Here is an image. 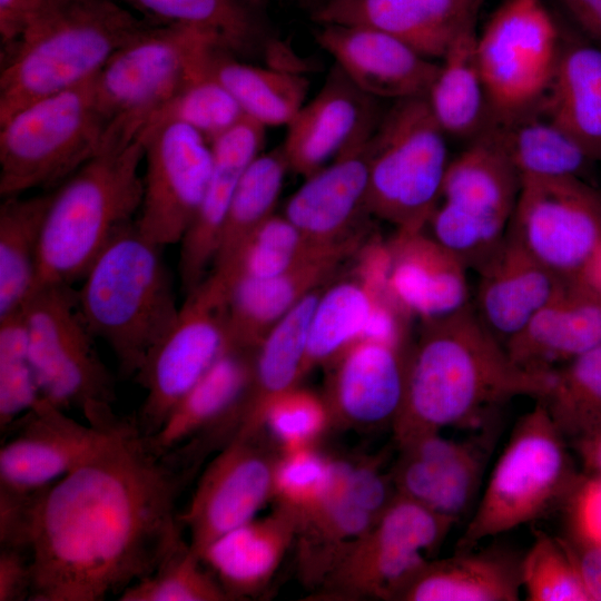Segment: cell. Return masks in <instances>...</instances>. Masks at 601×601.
<instances>
[{
	"mask_svg": "<svg viewBox=\"0 0 601 601\" xmlns=\"http://www.w3.org/2000/svg\"><path fill=\"white\" fill-rule=\"evenodd\" d=\"M195 471L117 415L95 452L31 504L30 600L102 601L151 574L185 542L177 504Z\"/></svg>",
	"mask_w": 601,
	"mask_h": 601,
	"instance_id": "1",
	"label": "cell"
},
{
	"mask_svg": "<svg viewBox=\"0 0 601 601\" xmlns=\"http://www.w3.org/2000/svg\"><path fill=\"white\" fill-rule=\"evenodd\" d=\"M553 373L519 366L471 305L422 322L407 352L404 398L395 418L397 439L401 443L449 426L480 425L514 397L542 398Z\"/></svg>",
	"mask_w": 601,
	"mask_h": 601,
	"instance_id": "2",
	"label": "cell"
},
{
	"mask_svg": "<svg viewBox=\"0 0 601 601\" xmlns=\"http://www.w3.org/2000/svg\"><path fill=\"white\" fill-rule=\"evenodd\" d=\"M151 23L116 0H41L23 36L1 55L0 124L92 78Z\"/></svg>",
	"mask_w": 601,
	"mask_h": 601,
	"instance_id": "3",
	"label": "cell"
},
{
	"mask_svg": "<svg viewBox=\"0 0 601 601\" xmlns=\"http://www.w3.org/2000/svg\"><path fill=\"white\" fill-rule=\"evenodd\" d=\"M144 156L139 137L108 144L52 190L33 289L82 279L112 238L135 221L142 199L138 169Z\"/></svg>",
	"mask_w": 601,
	"mask_h": 601,
	"instance_id": "4",
	"label": "cell"
},
{
	"mask_svg": "<svg viewBox=\"0 0 601 601\" xmlns=\"http://www.w3.org/2000/svg\"><path fill=\"white\" fill-rule=\"evenodd\" d=\"M162 248L132 221L107 245L77 289L83 321L114 352L126 377L136 376L179 311Z\"/></svg>",
	"mask_w": 601,
	"mask_h": 601,
	"instance_id": "5",
	"label": "cell"
},
{
	"mask_svg": "<svg viewBox=\"0 0 601 601\" xmlns=\"http://www.w3.org/2000/svg\"><path fill=\"white\" fill-rule=\"evenodd\" d=\"M114 121L96 76L43 97L0 124V195L61 185L105 146Z\"/></svg>",
	"mask_w": 601,
	"mask_h": 601,
	"instance_id": "6",
	"label": "cell"
},
{
	"mask_svg": "<svg viewBox=\"0 0 601 601\" xmlns=\"http://www.w3.org/2000/svg\"><path fill=\"white\" fill-rule=\"evenodd\" d=\"M568 445L538 401L514 426L457 541L459 550L474 549L563 504L580 476Z\"/></svg>",
	"mask_w": 601,
	"mask_h": 601,
	"instance_id": "7",
	"label": "cell"
},
{
	"mask_svg": "<svg viewBox=\"0 0 601 601\" xmlns=\"http://www.w3.org/2000/svg\"><path fill=\"white\" fill-rule=\"evenodd\" d=\"M426 96L395 100L368 141L366 211L396 230L425 229L449 165Z\"/></svg>",
	"mask_w": 601,
	"mask_h": 601,
	"instance_id": "8",
	"label": "cell"
},
{
	"mask_svg": "<svg viewBox=\"0 0 601 601\" xmlns=\"http://www.w3.org/2000/svg\"><path fill=\"white\" fill-rule=\"evenodd\" d=\"M521 178L489 126L449 161L431 235L479 272L504 243Z\"/></svg>",
	"mask_w": 601,
	"mask_h": 601,
	"instance_id": "9",
	"label": "cell"
},
{
	"mask_svg": "<svg viewBox=\"0 0 601 601\" xmlns=\"http://www.w3.org/2000/svg\"><path fill=\"white\" fill-rule=\"evenodd\" d=\"M226 51L214 31L188 23H151L119 49L96 75L111 132L132 140L147 117L189 77Z\"/></svg>",
	"mask_w": 601,
	"mask_h": 601,
	"instance_id": "10",
	"label": "cell"
},
{
	"mask_svg": "<svg viewBox=\"0 0 601 601\" xmlns=\"http://www.w3.org/2000/svg\"><path fill=\"white\" fill-rule=\"evenodd\" d=\"M559 28L543 0H504L476 37L491 125L536 111L561 51Z\"/></svg>",
	"mask_w": 601,
	"mask_h": 601,
	"instance_id": "11",
	"label": "cell"
},
{
	"mask_svg": "<svg viewBox=\"0 0 601 601\" xmlns=\"http://www.w3.org/2000/svg\"><path fill=\"white\" fill-rule=\"evenodd\" d=\"M22 309L41 397L65 411L79 408L82 414L92 405H112L115 380L98 354L72 285L40 286Z\"/></svg>",
	"mask_w": 601,
	"mask_h": 601,
	"instance_id": "12",
	"label": "cell"
},
{
	"mask_svg": "<svg viewBox=\"0 0 601 601\" xmlns=\"http://www.w3.org/2000/svg\"><path fill=\"white\" fill-rule=\"evenodd\" d=\"M230 288L210 272L186 295L173 325L148 353L135 378L146 391L137 426L146 436L162 425L189 390L229 348L226 308Z\"/></svg>",
	"mask_w": 601,
	"mask_h": 601,
	"instance_id": "13",
	"label": "cell"
},
{
	"mask_svg": "<svg viewBox=\"0 0 601 601\" xmlns=\"http://www.w3.org/2000/svg\"><path fill=\"white\" fill-rule=\"evenodd\" d=\"M508 234L560 278L587 276L601 240V191L581 178H521Z\"/></svg>",
	"mask_w": 601,
	"mask_h": 601,
	"instance_id": "14",
	"label": "cell"
},
{
	"mask_svg": "<svg viewBox=\"0 0 601 601\" xmlns=\"http://www.w3.org/2000/svg\"><path fill=\"white\" fill-rule=\"evenodd\" d=\"M145 146L146 171L135 225L148 240L180 244L196 218L213 168L210 142L197 130L165 124L137 136Z\"/></svg>",
	"mask_w": 601,
	"mask_h": 601,
	"instance_id": "15",
	"label": "cell"
},
{
	"mask_svg": "<svg viewBox=\"0 0 601 601\" xmlns=\"http://www.w3.org/2000/svg\"><path fill=\"white\" fill-rule=\"evenodd\" d=\"M117 414L112 407L87 425L48 400H40L4 432L0 449V493L31 499L90 456Z\"/></svg>",
	"mask_w": 601,
	"mask_h": 601,
	"instance_id": "16",
	"label": "cell"
},
{
	"mask_svg": "<svg viewBox=\"0 0 601 601\" xmlns=\"http://www.w3.org/2000/svg\"><path fill=\"white\" fill-rule=\"evenodd\" d=\"M455 522L398 494L343 562L342 572L353 587L398 598L428 563L424 554L443 541Z\"/></svg>",
	"mask_w": 601,
	"mask_h": 601,
	"instance_id": "17",
	"label": "cell"
},
{
	"mask_svg": "<svg viewBox=\"0 0 601 601\" xmlns=\"http://www.w3.org/2000/svg\"><path fill=\"white\" fill-rule=\"evenodd\" d=\"M256 436L257 432H238L207 467L179 513L189 546L199 558L217 538L252 521L274 487L272 464Z\"/></svg>",
	"mask_w": 601,
	"mask_h": 601,
	"instance_id": "18",
	"label": "cell"
},
{
	"mask_svg": "<svg viewBox=\"0 0 601 601\" xmlns=\"http://www.w3.org/2000/svg\"><path fill=\"white\" fill-rule=\"evenodd\" d=\"M256 351L231 348L224 353L177 403L159 430L147 436L150 446L184 466L197 467L208 435L226 430L236 435Z\"/></svg>",
	"mask_w": 601,
	"mask_h": 601,
	"instance_id": "19",
	"label": "cell"
},
{
	"mask_svg": "<svg viewBox=\"0 0 601 601\" xmlns=\"http://www.w3.org/2000/svg\"><path fill=\"white\" fill-rule=\"evenodd\" d=\"M494 437L495 433L487 426L486 431L466 439H447L440 432H428L401 442L398 494L457 521L477 495Z\"/></svg>",
	"mask_w": 601,
	"mask_h": 601,
	"instance_id": "20",
	"label": "cell"
},
{
	"mask_svg": "<svg viewBox=\"0 0 601 601\" xmlns=\"http://www.w3.org/2000/svg\"><path fill=\"white\" fill-rule=\"evenodd\" d=\"M483 0H315L318 24L363 26L386 32L428 59H442L450 46L475 28Z\"/></svg>",
	"mask_w": 601,
	"mask_h": 601,
	"instance_id": "21",
	"label": "cell"
},
{
	"mask_svg": "<svg viewBox=\"0 0 601 601\" xmlns=\"http://www.w3.org/2000/svg\"><path fill=\"white\" fill-rule=\"evenodd\" d=\"M317 43L363 93L395 100L426 96L440 63L397 38L363 26L322 24Z\"/></svg>",
	"mask_w": 601,
	"mask_h": 601,
	"instance_id": "22",
	"label": "cell"
},
{
	"mask_svg": "<svg viewBox=\"0 0 601 601\" xmlns=\"http://www.w3.org/2000/svg\"><path fill=\"white\" fill-rule=\"evenodd\" d=\"M371 98L336 68L286 126L280 149L288 170L307 178L370 138L377 124Z\"/></svg>",
	"mask_w": 601,
	"mask_h": 601,
	"instance_id": "23",
	"label": "cell"
},
{
	"mask_svg": "<svg viewBox=\"0 0 601 601\" xmlns=\"http://www.w3.org/2000/svg\"><path fill=\"white\" fill-rule=\"evenodd\" d=\"M601 345V286L587 276L563 279L552 298L505 345L524 370L551 373Z\"/></svg>",
	"mask_w": 601,
	"mask_h": 601,
	"instance_id": "24",
	"label": "cell"
},
{
	"mask_svg": "<svg viewBox=\"0 0 601 601\" xmlns=\"http://www.w3.org/2000/svg\"><path fill=\"white\" fill-rule=\"evenodd\" d=\"M386 246L388 288L411 317L435 321L471 305L467 268L425 229L396 230Z\"/></svg>",
	"mask_w": 601,
	"mask_h": 601,
	"instance_id": "25",
	"label": "cell"
},
{
	"mask_svg": "<svg viewBox=\"0 0 601 601\" xmlns=\"http://www.w3.org/2000/svg\"><path fill=\"white\" fill-rule=\"evenodd\" d=\"M265 128L244 116L210 141V177L196 218L180 242L178 270L185 295L194 290L207 276V268L213 264L219 231L239 179L262 152Z\"/></svg>",
	"mask_w": 601,
	"mask_h": 601,
	"instance_id": "26",
	"label": "cell"
},
{
	"mask_svg": "<svg viewBox=\"0 0 601 601\" xmlns=\"http://www.w3.org/2000/svg\"><path fill=\"white\" fill-rule=\"evenodd\" d=\"M370 138L305 178L287 200L284 216L311 242L334 246L361 231L354 228L367 214Z\"/></svg>",
	"mask_w": 601,
	"mask_h": 601,
	"instance_id": "27",
	"label": "cell"
},
{
	"mask_svg": "<svg viewBox=\"0 0 601 601\" xmlns=\"http://www.w3.org/2000/svg\"><path fill=\"white\" fill-rule=\"evenodd\" d=\"M362 246V242L345 246L273 277L238 278L231 286L226 308L229 348L256 351L293 307L321 288Z\"/></svg>",
	"mask_w": 601,
	"mask_h": 601,
	"instance_id": "28",
	"label": "cell"
},
{
	"mask_svg": "<svg viewBox=\"0 0 601 601\" xmlns=\"http://www.w3.org/2000/svg\"><path fill=\"white\" fill-rule=\"evenodd\" d=\"M477 273L475 314L503 345L524 328L563 280L509 234Z\"/></svg>",
	"mask_w": 601,
	"mask_h": 601,
	"instance_id": "29",
	"label": "cell"
},
{
	"mask_svg": "<svg viewBox=\"0 0 601 601\" xmlns=\"http://www.w3.org/2000/svg\"><path fill=\"white\" fill-rule=\"evenodd\" d=\"M408 347L361 338L337 357L333 400L346 417L395 421L404 398Z\"/></svg>",
	"mask_w": 601,
	"mask_h": 601,
	"instance_id": "30",
	"label": "cell"
},
{
	"mask_svg": "<svg viewBox=\"0 0 601 601\" xmlns=\"http://www.w3.org/2000/svg\"><path fill=\"white\" fill-rule=\"evenodd\" d=\"M521 558L505 548L460 550L428 562L403 590L407 601H515L519 600Z\"/></svg>",
	"mask_w": 601,
	"mask_h": 601,
	"instance_id": "31",
	"label": "cell"
},
{
	"mask_svg": "<svg viewBox=\"0 0 601 601\" xmlns=\"http://www.w3.org/2000/svg\"><path fill=\"white\" fill-rule=\"evenodd\" d=\"M539 110L601 161V47L562 42L555 71Z\"/></svg>",
	"mask_w": 601,
	"mask_h": 601,
	"instance_id": "32",
	"label": "cell"
},
{
	"mask_svg": "<svg viewBox=\"0 0 601 601\" xmlns=\"http://www.w3.org/2000/svg\"><path fill=\"white\" fill-rule=\"evenodd\" d=\"M297 524L299 519L289 509L263 521L252 520L213 541L201 562L229 599L252 594L272 577Z\"/></svg>",
	"mask_w": 601,
	"mask_h": 601,
	"instance_id": "33",
	"label": "cell"
},
{
	"mask_svg": "<svg viewBox=\"0 0 601 601\" xmlns=\"http://www.w3.org/2000/svg\"><path fill=\"white\" fill-rule=\"evenodd\" d=\"M321 292L318 288L305 296L257 348L238 431L258 432L269 405L293 390L304 374L309 323Z\"/></svg>",
	"mask_w": 601,
	"mask_h": 601,
	"instance_id": "34",
	"label": "cell"
},
{
	"mask_svg": "<svg viewBox=\"0 0 601 601\" xmlns=\"http://www.w3.org/2000/svg\"><path fill=\"white\" fill-rule=\"evenodd\" d=\"M208 69L243 114L264 127L287 126L306 102L309 82L300 69L254 66L218 49Z\"/></svg>",
	"mask_w": 601,
	"mask_h": 601,
	"instance_id": "35",
	"label": "cell"
},
{
	"mask_svg": "<svg viewBox=\"0 0 601 601\" xmlns=\"http://www.w3.org/2000/svg\"><path fill=\"white\" fill-rule=\"evenodd\" d=\"M476 37L473 28L450 46L426 95L443 131L471 140L491 125L476 56Z\"/></svg>",
	"mask_w": 601,
	"mask_h": 601,
	"instance_id": "36",
	"label": "cell"
},
{
	"mask_svg": "<svg viewBox=\"0 0 601 601\" xmlns=\"http://www.w3.org/2000/svg\"><path fill=\"white\" fill-rule=\"evenodd\" d=\"M158 23H188L217 33L227 52L250 56L263 52L269 58L278 47L267 39L249 0H116Z\"/></svg>",
	"mask_w": 601,
	"mask_h": 601,
	"instance_id": "37",
	"label": "cell"
},
{
	"mask_svg": "<svg viewBox=\"0 0 601 601\" xmlns=\"http://www.w3.org/2000/svg\"><path fill=\"white\" fill-rule=\"evenodd\" d=\"M52 190L0 205V317L18 311L31 294L38 272L42 227Z\"/></svg>",
	"mask_w": 601,
	"mask_h": 601,
	"instance_id": "38",
	"label": "cell"
},
{
	"mask_svg": "<svg viewBox=\"0 0 601 601\" xmlns=\"http://www.w3.org/2000/svg\"><path fill=\"white\" fill-rule=\"evenodd\" d=\"M520 178H581L594 161L539 109L505 125H492Z\"/></svg>",
	"mask_w": 601,
	"mask_h": 601,
	"instance_id": "39",
	"label": "cell"
},
{
	"mask_svg": "<svg viewBox=\"0 0 601 601\" xmlns=\"http://www.w3.org/2000/svg\"><path fill=\"white\" fill-rule=\"evenodd\" d=\"M289 171L280 148L260 152L243 173L225 215L213 269L228 266L253 234L274 215Z\"/></svg>",
	"mask_w": 601,
	"mask_h": 601,
	"instance_id": "40",
	"label": "cell"
},
{
	"mask_svg": "<svg viewBox=\"0 0 601 601\" xmlns=\"http://www.w3.org/2000/svg\"><path fill=\"white\" fill-rule=\"evenodd\" d=\"M384 292L387 289L375 288L356 276L321 293L309 323L304 373L337 358L362 338L377 297Z\"/></svg>",
	"mask_w": 601,
	"mask_h": 601,
	"instance_id": "41",
	"label": "cell"
},
{
	"mask_svg": "<svg viewBox=\"0 0 601 601\" xmlns=\"http://www.w3.org/2000/svg\"><path fill=\"white\" fill-rule=\"evenodd\" d=\"M364 236L359 231L341 244L322 246L306 238L284 215L274 214L253 234L228 266L213 272L224 277L231 289L238 278H267L283 274L345 246L363 242Z\"/></svg>",
	"mask_w": 601,
	"mask_h": 601,
	"instance_id": "42",
	"label": "cell"
},
{
	"mask_svg": "<svg viewBox=\"0 0 601 601\" xmlns=\"http://www.w3.org/2000/svg\"><path fill=\"white\" fill-rule=\"evenodd\" d=\"M545 406L560 433L572 444L601 425V345L554 370Z\"/></svg>",
	"mask_w": 601,
	"mask_h": 601,
	"instance_id": "43",
	"label": "cell"
},
{
	"mask_svg": "<svg viewBox=\"0 0 601 601\" xmlns=\"http://www.w3.org/2000/svg\"><path fill=\"white\" fill-rule=\"evenodd\" d=\"M244 116L234 97L211 75L207 66L205 70L185 80L155 108L139 132L178 122L197 130L210 142Z\"/></svg>",
	"mask_w": 601,
	"mask_h": 601,
	"instance_id": "44",
	"label": "cell"
},
{
	"mask_svg": "<svg viewBox=\"0 0 601 601\" xmlns=\"http://www.w3.org/2000/svg\"><path fill=\"white\" fill-rule=\"evenodd\" d=\"M521 582L529 601H591L566 540L543 531L521 558Z\"/></svg>",
	"mask_w": 601,
	"mask_h": 601,
	"instance_id": "45",
	"label": "cell"
},
{
	"mask_svg": "<svg viewBox=\"0 0 601 601\" xmlns=\"http://www.w3.org/2000/svg\"><path fill=\"white\" fill-rule=\"evenodd\" d=\"M41 397L29 355L22 307L0 317V431L28 412Z\"/></svg>",
	"mask_w": 601,
	"mask_h": 601,
	"instance_id": "46",
	"label": "cell"
},
{
	"mask_svg": "<svg viewBox=\"0 0 601 601\" xmlns=\"http://www.w3.org/2000/svg\"><path fill=\"white\" fill-rule=\"evenodd\" d=\"M189 542L175 549L148 577L128 587L120 601H220L230 600L208 572Z\"/></svg>",
	"mask_w": 601,
	"mask_h": 601,
	"instance_id": "47",
	"label": "cell"
},
{
	"mask_svg": "<svg viewBox=\"0 0 601 601\" xmlns=\"http://www.w3.org/2000/svg\"><path fill=\"white\" fill-rule=\"evenodd\" d=\"M329 464L305 446L288 450L274 472V489L298 519L307 515L322 500L329 476Z\"/></svg>",
	"mask_w": 601,
	"mask_h": 601,
	"instance_id": "48",
	"label": "cell"
},
{
	"mask_svg": "<svg viewBox=\"0 0 601 601\" xmlns=\"http://www.w3.org/2000/svg\"><path fill=\"white\" fill-rule=\"evenodd\" d=\"M326 421V407L315 395L295 387L267 408L263 424L282 440L287 450L302 447L316 436Z\"/></svg>",
	"mask_w": 601,
	"mask_h": 601,
	"instance_id": "49",
	"label": "cell"
},
{
	"mask_svg": "<svg viewBox=\"0 0 601 601\" xmlns=\"http://www.w3.org/2000/svg\"><path fill=\"white\" fill-rule=\"evenodd\" d=\"M568 541L601 548V474H580L563 502Z\"/></svg>",
	"mask_w": 601,
	"mask_h": 601,
	"instance_id": "50",
	"label": "cell"
},
{
	"mask_svg": "<svg viewBox=\"0 0 601 601\" xmlns=\"http://www.w3.org/2000/svg\"><path fill=\"white\" fill-rule=\"evenodd\" d=\"M31 559L28 551L0 546V601L30 600Z\"/></svg>",
	"mask_w": 601,
	"mask_h": 601,
	"instance_id": "51",
	"label": "cell"
},
{
	"mask_svg": "<svg viewBox=\"0 0 601 601\" xmlns=\"http://www.w3.org/2000/svg\"><path fill=\"white\" fill-rule=\"evenodd\" d=\"M346 490L357 505L377 518L392 501L388 500V489L383 477L366 466L351 467Z\"/></svg>",
	"mask_w": 601,
	"mask_h": 601,
	"instance_id": "52",
	"label": "cell"
},
{
	"mask_svg": "<svg viewBox=\"0 0 601 601\" xmlns=\"http://www.w3.org/2000/svg\"><path fill=\"white\" fill-rule=\"evenodd\" d=\"M36 4L32 0H0L2 52L13 47L28 29Z\"/></svg>",
	"mask_w": 601,
	"mask_h": 601,
	"instance_id": "53",
	"label": "cell"
},
{
	"mask_svg": "<svg viewBox=\"0 0 601 601\" xmlns=\"http://www.w3.org/2000/svg\"><path fill=\"white\" fill-rule=\"evenodd\" d=\"M589 41L601 47V0H556Z\"/></svg>",
	"mask_w": 601,
	"mask_h": 601,
	"instance_id": "54",
	"label": "cell"
},
{
	"mask_svg": "<svg viewBox=\"0 0 601 601\" xmlns=\"http://www.w3.org/2000/svg\"><path fill=\"white\" fill-rule=\"evenodd\" d=\"M566 542L591 601H601V548L578 546Z\"/></svg>",
	"mask_w": 601,
	"mask_h": 601,
	"instance_id": "55",
	"label": "cell"
},
{
	"mask_svg": "<svg viewBox=\"0 0 601 601\" xmlns=\"http://www.w3.org/2000/svg\"><path fill=\"white\" fill-rule=\"evenodd\" d=\"M573 445L587 473L601 474V425Z\"/></svg>",
	"mask_w": 601,
	"mask_h": 601,
	"instance_id": "56",
	"label": "cell"
},
{
	"mask_svg": "<svg viewBox=\"0 0 601 601\" xmlns=\"http://www.w3.org/2000/svg\"><path fill=\"white\" fill-rule=\"evenodd\" d=\"M587 277L601 286V240L594 259L589 268Z\"/></svg>",
	"mask_w": 601,
	"mask_h": 601,
	"instance_id": "57",
	"label": "cell"
},
{
	"mask_svg": "<svg viewBox=\"0 0 601 601\" xmlns=\"http://www.w3.org/2000/svg\"><path fill=\"white\" fill-rule=\"evenodd\" d=\"M253 4H255L256 7L260 6L264 3L265 0H249Z\"/></svg>",
	"mask_w": 601,
	"mask_h": 601,
	"instance_id": "58",
	"label": "cell"
},
{
	"mask_svg": "<svg viewBox=\"0 0 601 601\" xmlns=\"http://www.w3.org/2000/svg\"><path fill=\"white\" fill-rule=\"evenodd\" d=\"M35 2V4L37 6L38 2H40L41 0H32Z\"/></svg>",
	"mask_w": 601,
	"mask_h": 601,
	"instance_id": "59",
	"label": "cell"
},
{
	"mask_svg": "<svg viewBox=\"0 0 601 601\" xmlns=\"http://www.w3.org/2000/svg\"><path fill=\"white\" fill-rule=\"evenodd\" d=\"M313 1H315V0H313Z\"/></svg>",
	"mask_w": 601,
	"mask_h": 601,
	"instance_id": "60",
	"label": "cell"
}]
</instances>
